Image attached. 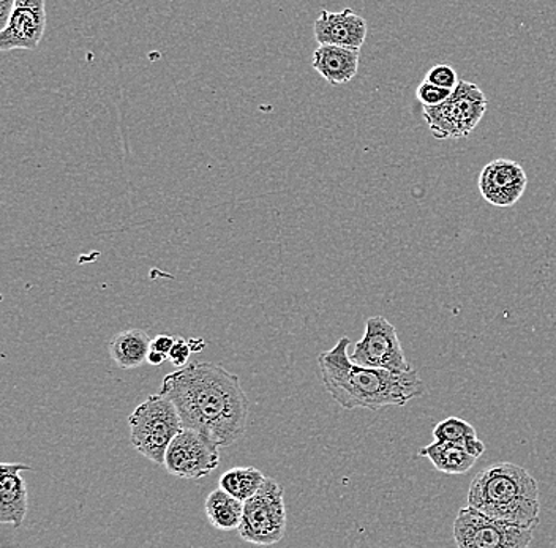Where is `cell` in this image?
<instances>
[{"label":"cell","instance_id":"obj_6","mask_svg":"<svg viewBox=\"0 0 556 548\" xmlns=\"http://www.w3.org/2000/svg\"><path fill=\"white\" fill-rule=\"evenodd\" d=\"M239 534L253 546H274L287 533V506L283 487L273 477H266L263 487L243 505Z\"/></svg>","mask_w":556,"mask_h":548},{"label":"cell","instance_id":"obj_14","mask_svg":"<svg viewBox=\"0 0 556 548\" xmlns=\"http://www.w3.org/2000/svg\"><path fill=\"white\" fill-rule=\"evenodd\" d=\"M361 50L339 47V44H319L313 53L312 67L329 85L342 86L350 82L359 71Z\"/></svg>","mask_w":556,"mask_h":548},{"label":"cell","instance_id":"obj_19","mask_svg":"<svg viewBox=\"0 0 556 548\" xmlns=\"http://www.w3.org/2000/svg\"><path fill=\"white\" fill-rule=\"evenodd\" d=\"M266 477V474L258 468L238 467L226 471L218 485L229 495L236 496L241 501H247L263 487Z\"/></svg>","mask_w":556,"mask_h":548},{"label":"cell","instance_id":"obj_3","mask_svg":"<svg viewBox=\"0 0 556 548\" xmlns=\"http://www.w3.org/2000/svg\"><path fill=\"white\" fill-rule=\"evenodd\" d=\"M468 505L502 522L539 525L538 481L525 468L509 461L492 464L476 474L469 485Z\"/></svg>","mask_w":556,"mask_h":548},{"label":"cell","instance_id":"obj_7","mask_svg":"<svg viewBox=\"0 0 556 548\" xmlns=\"http://www.w3.org/2000/svg\"><path fill=\"white\" fill-rule=\"evenodd\" d=\"M536 528L492 519L468 505L455 519L454 540L460 548H527Z\"/></svg>","mask_w":556,"mask_h":548},{"label":"cell","instance_id":"obj_12","mask_svg":"<svg viewBox=\"0 0 556 548\" xmlns=\"http://www.w3.org/2000/svg\"><path fill=\"white\" fill-rule=\"evenodd\" d=\"M47 27V10L15 7L5 27L0 29V50H37Z\"/></svg>","mask_w":556,"mask_h":548},{"label":"cell","instance_id":"obj_20","mask_svg":"<svg viewBox=\"0 0 556 548\" xmlns=\"http://www.w3.org/2000/svg\"><path fill=\"white\" fill-rule=\"evenodd\" d=\"M451 93V89L440 88V86H434L432 82L424 81L416 90V99L422 106H437L446 102Z\"/></svg>","mask_w":556,"mask_h":548},{"label":"cell","instance_id":"obj_8","mask_svg":"<svg viewBox=\"0 0 556 548\" xmlns=\"http://www.w3.org/2000/svg\"><path fill=\"white\" fill-rule=\"evenodd\" d=\"M220 464V446L203 432L184 426L166 450L165 463L172 476L182 479L206 477Z\"/></svg>","mask_w":556,"mask_h":548},{"label":"cell","instance_id":"obj_21","mask_svg":"<svg viewBox=\"0 0 556 548\" xmlns=\"http://www.w3.org/2000/svg\"><path fill=\"white\" fill-rule=\"evenodd\" d=\"M426 81L432 82L434 86H440V88L452 90L455 89V86L458 85L460 79L457 78V73H455L451 65H434V67L430 68V72L427 73Z\"/></svg>","mask_w":556,"mask_h":548},{"label":"cell","instance_id":"obj_1","mask_svg":"<svg viewBox=\"0 0 556 548\" xmlns=\"http://www.w3.org/2000/svg\"><path fill=\"white\" fill-rule=\"evenodd\" d=\"M160 394L179 412L184 426L203 432L220 447L245 435L250 404L238 374L218 364L190 362L163 378Z\"/></svg>","mask_w":556,"mask_h":548},{"label":"cell","instance_id":"obj_11","mask_svg":"<svg viewBox=\"0 0 556 548\" xmlns=\"http://www.w3.org/2000/svg\"><path fill=\"white\" fill-rule=\"evenodd\" d=\"M315 38L319 44H339V47L361 50L367 38V23L363 16L351 9L332 13L323 10L315 21Z\"/></svg>","mask_w":556,"mask_h":548},{"label":"cell","instance_id":"obj_15","mask_svg":"<svg viewBox=\"0 0 556 548\" xmlns=\"http://www.w3.org/2000/svg\"><path fill=\"white\" fill-rule=\"evenodd\" d=\"M151 336L142 329H128L122 331L108 343V352L111 359L122 370L137 369L148 362V354L151 352Z\"/></svg>","mask_w":556,"mask_h":548},{"label":"cell","instance_id":"obj_5","mask_svg":"<svg viewBox=\"0 0 556 548\" xmlns=\"http://www.w3.org/2000/svg\"><path fill=\"white\" fill-rule=\"evenodd\" d=\"M485 111L486 99L481 88L458 81L446 102L424 106L422 116L437 140H462L476 130Z\"/></svg>","mask_w":556,"mask_h":548},{"label":"cell","instance_id":"obj_23","mask_svg":"<svg viewBox=\"0 0 556 548\" xmlns=\"http://www.w3.org/2000/svg\"><path fill=\"white\" fill-rule=\"evenodd\" d=\"M174 342H176V339H174L173 335L160 334L156 335L155 339H152L151 348L155 349V352L169 354V352H172Z\"/></svg>","mask_w":556,"mask_h":548},{"label":"cell","instance_id":"obj_27","mask_svg":"<svg viewBox=\"0 0 556 548\" xmlns=\"http://www.w3.org/2000/svg\"><path fill=\"white\" fill-rule=\"evenodd\" d=\"M191 352L198 353L204 348V340H189Z\"/></svg>","mask_w":556,"mask_h":548},{"label":"cell","instance_id":"obj_13","mask_svg":"<svg viewBox=\"0 0 556 548\" xmlns=\"http://www.w3.org/2000/svg\"><path fill=\"white\" fill-rule=\"evenodd\" d=\"M33 468L23 463L0 464V523L20 528L27 515V487L20 473Z\"/></svg>","mask_w":556,"mask_h":548},{"label":"cell","instance_id":"obj_25","mask_svg":"<svg viewBox=\"0 0 556 548\" xmlns=\"http://www.w3.org/2000/svg\"><path fill=\"white\" fill-rule=\"evenodd\" d=\"M168 359V354H163L160 352H155V349L151 348V352L148 354V364L149 366L159 367L162 366L165 360Z\"/></svg>","mask_w":556,"mask_h":548},{"label":"cell","instance_id":"obj_16","mask_svg":"<svg viewBox=\"0 0 556 548\" xmlns=\"http://www.w3.org/2000/svg\"><path fill=\"white\" fill-rule=\"evenodd\" d=\"M420 457L432 461L434 468L444 474H465L476 464L478 457L469 454L464 446L451 442L434 439L429 446L419 450Z\"/></svg>","mask_w":556,"mask_h":548},{"label":"cell","instance_id":"obj_10","mask_svg":"<svg viewBox=\"0 0 556 548\" xmlns=\"http://www.w3.org/2000/svg\"><path fill=\"white\" fill-rule=\"evenodd\" d=\"M527 186V173L514 160H493L479 176V192L495 207H513L519 203Z\"/></svg>","mask_w":556,"mask_h":548},{"label":"cell","instance_id":"obj_4","mask_svg":"<svg viewBox=\"0 0 556 548\" xmlns=\"http://www.w3.org/2000/svg\"><path fill=\"white\" fill-rule=\"evenodd\" d=\"M130 443L146 459L165 463L166 450L184 429L179 412L166 395H151L128 418Z\"/></svg>","mask_w":556,"mask_h":548},{"label":"cell","instance_id":"obj_22","mask_svg":"<svg viewBox=\"0 0 556 548\" xmlns=\"http://www.w3.org/2000/svg\"><path fill=\"white\" fill-rule=\"evenodd\" d=\"M191 353L193 352H191L190 343L182 336H176V342H174L172 352L168 354V360L176 369H180V367L189 364Z\"/></svg>","mask_w":556,"mask_h":548},{"label":"cell","instance_id":"obj_2","mask_svg":"<svg viewBox=\"0 0 556 548\" xmlns=\"http://www.w3.org/2000/svg\"><path fill=\"white\" fill-rule=\"evenodd\" d=\"M351 340L342 336L332 349L319 354V378L332 400L343 409L380 411L388 407H405L426 394V384L415 370L389 372L353 364L348 348Z\"/></svg>","mask_w":556,"mask_h":548},{"label":"cell","instance_id":"obj_24","mask_svg":"<svg viewBox=\"0 0 556 548\" xmlns=\"http://www.w3.org/2000/svg\"><path fill=\"white\" fill-rule=\"evenodd\" d=\"M16 0H0V27H5L15 9Z\"/></svg>","mask_w":556,"mask_h":548},{"label":"cell","instance_id":"obj_26","mask_svg":"<svg viewBox=\"0 0 556 548\" xmlns=\"http://www.w3.org/2000/svg\"><path fill=\"white\" fill-rule=\"evenodd\" d=\"M47 0H16L15 7H33V9H45Z\"/></svg>","mask_w":556,"mask_h":548},{"label":"cell","instance_id":"obj_9","mask_svg":"<svg viewBox=\"0 0 556 548\" xmlns=\"http://www.w3.org/2000/svg\"><path fill=\"white\" fill-rule=\"evenodd\" d=\"M351 360L356 366L384 369L389 372H409V366L400 343L397 329L384 317H371L365 321L363 339L354 345Z\"/></svg>","mask_w":556,"mask_h":548},{"label":"cell","instance_id":"obj_17","mask_svg":"<svg viewBox=\"0 0 556 548\" xmlns=\"http://www.w3.org/2000/svg\"><path fill=\"white\" fill-rule=\"evenodd\" d=\"M245 501L229 495L224 488L211 492L204 502V511L211 525L218 531L239 530Z\"/></svg>","mask_w":556,"mask_h":548},{"label":"cell","instance_id":"obj_18","mask_svg":"<svg viewBox=\"0 0 556 548\" xmlns=\"http://www.w3.org/2000/svg\"><path fill=\"white\" fill-rule=\"evenodd\" d=\"M433 438L438 442L460 444L469 454L481 457L485 453V444L479 439L475 426L464 419L447 418L433 429Z\"/></svg>","mask_w":556,"mask_h":548}]
</instances>
